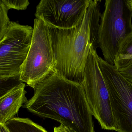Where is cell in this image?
Masks as SVG:
<instances>
[{
    "label": "cell",
    "instance_id": "1",
    "mask_svg": "<svg viewBox=\"0 0 132 132\" xmlns=\"http://www.w3.org/2000/svg\"><path fill=\"white\" fill-rule=\"evenodd\" d=\"M23 107L34 114L58 122L73 132H95L92 113L82 84L56 72L34 88Z\"/></svg>",
    "mask_w": 132,
    "mask_h": 132
},
{
    "label": "cell",
    "instance_id": "2",
    "mask_svg": "<svg viewBox=\"0 0 132 132\" xmlns=\"http://www.w3.org/2000/svg\"><path fill=\"white\" fill-rule=\"evenodd\" d=\"M90 0L84 18L74 28L59 29L48 27L56 61V71L65 78L81 83L91 47L99 46L100 2Z\"/></svg>",
    "mask_w": 132,
    "mask_h": 132
},
{
    "label": "cell",
    "instance_id": "3",
    "mask_svg": "<svg viewBox=\"0 0 132 132\" xmlns=\"http://www.w3.org/2000/svg\"><path fill=\"white\" fill-rule=\"evenodd\" d=\"M132 9L128 0H106L101 16L98 45L104 60L114 66L123 41L132 33Z\"/></svg>",
    "mask_w": 132,
    "mask_h": 132
},
{
    "label": "cell",
    "instance_id": "4",
    "mask_svg": "<svg viewBox=\"0 0 132 132\" xmlns=\"http://www.w3.org/2000/svg\"><path fill=\"white\" fill-rule=\"evenodd\" d=\"M56 65L48 27L35 19L31 45L21 69L20 80L33 88L56 72Z\"/></svg>",
    "mask_w": 132,
    "mask_h": 132
},
{
    "label": "cell",
    "instance_id": "5",
    "mask_svg": "<svg viewBox=\"0 0 132 132\" xmlns=\"http://www.w3.org/2000/svg\"><path fill=\"white\" fill-rule=\"evenodd\" d=\"M97 55V51L92 46L81 84L93 116L102 129L116 131L109 93L98 66Z\"/></svg>",
    "mask_w": 132,
    "mask_h": 132
},
{
    "label": "cell",
    "instance_id": "6",
    "mask_svg": "<svg viewBox=\"0 0 132 132\" xmlns=\"http://www.w3.org/2000/svg\"><path fill=\"white\" fill-rule=\"evenodd\" d=\"M97 59L109 93L116 131L132 132V84L98 54Z\"/></svg>",
    "mask_w": 132,
    "mask_h": 132
},
{
    "label": "cell",
    "instance_id": "7",
    "mask_svg": "<svg viewBox=\"0 0 132 132\" xmlns=\"http://www.w3.org/2000/svg\"><path fill=\"white\" fill-rule=\"evenodd\" d=\"M32 33L31 26L10 21L0 41V77L20 75L31 45Z\"/></svg>",
    "mask_w": 132,
    "mask_h": 132
},
{
    "label": "cell",
    "instance_id": "8",
    "mask_svg": "<svg viewBox=\"0 0 132 132\" xmlns=\"http://www.w3.org/2000/svg\"><path fill=\"white\" fill-rule=\"evenodd\" d=\"M90 0H42L36 6V18L48 27L69 29L84 18Z\"/></svg>",
    "mask_w": 132,
    "mask_h": 132
},
{
    "label": "cell",
    "instance_id": "9",
    "mask_svg": "<svg viewBox=\"0 0 132 132\" xmlns=\"http://www.w3.org/2000/svg\"><path fill=\"white\" fill-rule=\"evenodd\" d=\"M25 84L22 83L0 98V124L5 125L14 118L21 107L26 103Z\"/></svg>",
    "mask_w": 132,
    "mask_h": 132
},
{
    "label": "cell",
    "instance_id": "10",
    "mask_svg": "<svg viewBox=\"0 0 132 132\" xmlns=\"http://www.w3.org/2000/svg\"><path fill=\"white\" fill-rule=\"evenodd\" d=\"M5 126L9 132H48L28 118H14Z\"/></svg>",
    "mask_w": 132,
    "mask_h": 132
},
{
    "label": "cell",
    "instance_id": "11",
    "mask_svg": "<svg viewBox=\"0 0 132 132\" xmlns=\"http://www.w3.org/2000/svg\"><path fill=\"white\" fill-rule=\"evenodd\" d=\"M115 66L118 70L132 67V33L122 43L116 56Z\"/></svg>",
    "mask_w": 132,
    "mask_h": 132
},
{
    "label": "cell",
    "instance_id": "12",
    "mask_svg": "<svg viewBox=\"0 0 132 132\" xmlns=\"http://www.w3.org/2000/svg\"><path fill=\"white\" fill-rule=\"evenodd\" d=\"M22 83L20 75L12 77H0V98Z\"/></svg>",
    "mask_w": 132,
    "mask_h": 132
},
{
    "label": "cell",
    "instance_id": "13",
    "mask_svg": "<svg viewBox=\"0 0 132 132\" xmlns=\"http://www.w3.org/2000/svg\"><path fill=\"white\" fill-rule=\"evenodd\" d=\"M8 11L2 0H0V41L5 35L10 22Z\"/></svg>",
    "mask_w": 132,
    "mask_h": 132
},
{
    "label": "cell",
    "instance_id": "14",
    "mask_svg": "<svg viewBox=\"0 0 132 132\" xmlns=\"http://www.w3.org/2000/svg\"><path fill=\"white\" fill-rule=\"evenodd\" d=\"M2 1L9 10L11 9L17 10H25L29 4L28 0H2Z\"/></svg>",
    "mask_w": 132,
    "mask_h": 132
},
{
    "label": "cell",
    "instance_id": "15",
    "mask_svg": "<svg viewBox=\"0 0 132 132\" xmlns=\"http://www.w3.org/2000/svg\"><path fill=\"white\" fill-rule=\"evenodd\" d=\"M118 71L121 75L132 84V67Z\"/></svg>",
    "mask_w": 132,
    "mask_h": 132
},
{
    "label": "cell",
    "instance_id": "16",
    "mask_svg": "<svg viewBox=\"0 0 132 132\" xmlns=\"http://www.w3.org/2000/svg\"><path fill=\"white\" fill-rule=\"evenodd\" d=\"M55 129L57 132H73L70 129L62 125L56 127Z\"/></svg>",
    "mask_w": 132,
    "mask_h": 132
},
{
    "label": "cell",
    "instance_id": "17",
    "mask_svg": "<svg viewBox=\"0 0 132 132\" xmlns=\"http://www.w3.org/2000/svg\"><path fill=\"white\" fill-rule=\"evenodd\" d=\"M128 1L129 4L132 9V0H128Z\"/></svg>",
    "mask_w": 132,
    "mask_h": 132
},
{
    "label": "cell",
    "instance_id": "18",
    "mask_svg": "<svg viewBox=\"0 0 132 132\" xmlns=\"http://www.w3.org/2000/svg\"><path fill=\"white\" fill-rule=\"evenodd\" d=\"M57 132V131L56 130V129H54V132Z\"/></svg>",
    "mask_w": 132,
    "mask_h": 132
}]
</instances>
